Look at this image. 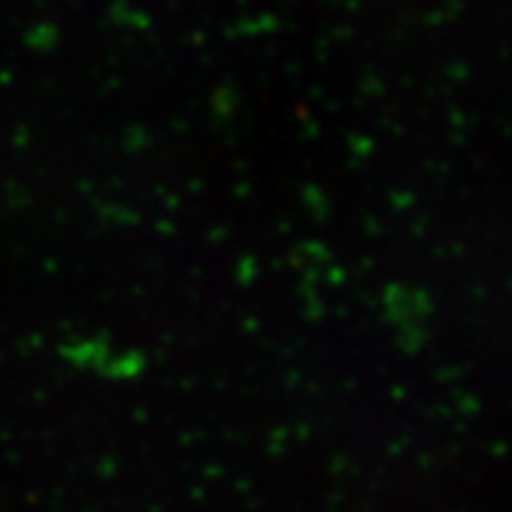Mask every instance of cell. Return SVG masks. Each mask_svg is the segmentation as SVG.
<instances>
[]
</instances>
